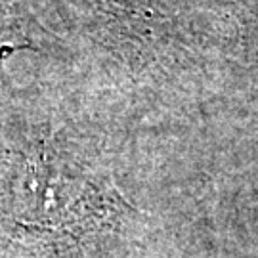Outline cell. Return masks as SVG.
Returning <instances> with one entry per match:
<instances>
[{
  "label": "cell",
  "mask_w": 258,
  "mask_h": 258,
  "mask_svg": "<svg viewBox=\"0 0 258 258\" xmlns=\"http://www.w3.org/2000/svg\"><path fill=\"white\" fill-rule=\"evenodd\" d=\"M23 48H33L31 40L25 38L19 23L10 14L4 0H0V79H2L4 59L10 54H14L16 50H23Z\"/></svg>",
  "instance_id": "cell-1"
}]
</instances>
